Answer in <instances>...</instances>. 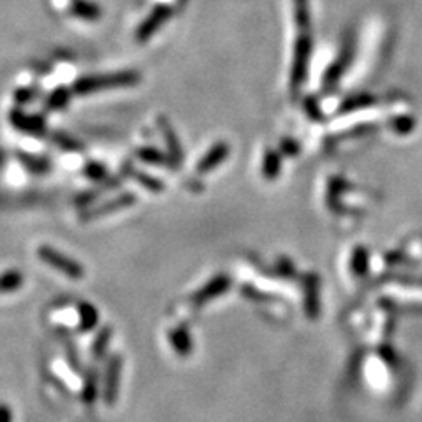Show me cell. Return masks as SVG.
Listing matches in <instances>:
<instances>
[{"label": "cell", "mask_w": 422, "mask_h": 422, "mask_svg": "<svg viewBox=\"0 0 422 422\" xmlns=\"http://www.w3.org/2000/svg\"><path fill=\"white\" fill-rule=\"evenodd\" d=\"M141 79V74L137 70H120V73L99 74V76H85L74 83L73 92L78 95L86 93L102 92V90L111 88H127V86H136Z\"/></svg>", "instance_id": "6da1fadb"}, {"label": "cell", "mask_w": 422, "mask_h": 422, "mask_svg": "<svg viewBox=\"0 0 422 422\" xmlns=\"http://www.w3.org/2000/svg\"><path fill=\"white\" fill-rule=\"evenodd\" d=\"M37 253H39V257L44 260V262L50 264V266L55 267V269H59V271L64 273V275L70 276V278L78 280V278H83V275H85L83 267L79 266L76 260L69 259V257H66L62 252L55 250V248L39 247Z\"/></svg>", "instance_id": "7a4b0ae2"}, {"label": "cell", "mask_w": 422, "mask_h": 422, "mask_svg": "<svg viewBox=\"0 0 422 422\" xmlns=\"http://www.w3.org/2000/svg\"><path fill=\"white\" fill-rule=\"evenodd\" d=\"M171 16H173V9L167 8V6H159V8L153 9L136 30L137 43H146L151 35H155L157 32L160 30V27H162L167 20H171Z\"/></svg>", "instance_id": "3957f363"}, {"label": "cell", "mask_w": 422, "mask_h": 422, "mask_svg": "<svg viewBox=\"0 0 422 422\" xmlns=\"http://www.w3.org/2000/svg\"><path fill=\"white\" fill-rule=\"evenodd\" d=\"M11 124L18 131L27 132V134H32V136H43L44 132H46V122L43 120V117L25 115L20 109H12L11 111Z\"/></svg>", "instance_id": "277c9868"}, {"label": "cell", "mask_w": 422, "mask_h": 422, "mask_svg": "<svg viewBox=\"0 0 422 422\" xmlns=\"http://www.w3.org/2000/svg\"><path fill=\"white\" fill-rule=\"evenodd\" d=\"M310 39L308 37H301L296 48V60L294 69H292V86L301 85L303 78L306 73V64H308V57H310Z\"/></svg>", "instance_id": "5b68a950"}, {"label": "cell", "mask_w": 422, "mask_h": 422, "mask_svg": "<svg viewBox=\"0 0 422 422\" xmlns=\"http://www.w3.org/2000/svg\"><path fill=\"white\" fill-rule=\"evenodd\" d=\"M134 202H136V195H134V194L118 195V198H115L113 201L106 202V204L99 206V208L92 209V211H88V213L83 215V220H93V218H99V217H104V215L115 213L117 209L127 208V206H132Z\"/></svg>", "instance_id": "8992f818"}, {"label": "cell", "mask_w": 422, "mask_h": 422, "mask_svg": "<svg viewBox=\"0 0 422 422\" xmlns=\"http://www.w3.org/2000/svg\"><path fill=\"white\" fill-rule=\"evenodd\" d=\"M159 124L160 128H162L167 150H169V162L175 167H178L180 162H182V146H180L178 137H176L175 131H173V127H171V124L166 118H159Z\"/></svg>", "instance_id": "52a82bcc"}, {"label": "cell", "mask_w": 422, "mask_h": 422, "mask_svg": "<svg viewBox=\"0 0 422 422\" xmlns=\"http://www.w3.org/2000/svg\"><path fill=\"white\" fill-rule=\"evenodd\" d=\"M227 155H229L227 144L225 143L215 144V146L211 148V150H209L204 157H202V160L198 166V171L199 173H209V171L215 169L218 164L224 162V160L227 159Z\"/></svg>", "instance_id": "ba28073f"}, {"label": "cell", "mask_w": 422, "mask_h": 422, "mask_svg": "<svg viewBox=\"0 0 422 422\" xmlns=\"http://www.w3.org/2000/svg\"><path fill=\"white\" fill-rule=\"evenodd\" d=\"M70 11H73L74 16L81 18V20L95 21L101 18V8L90 2V0H74L73 6H70Z\"/></svg>", "instance_id": "9c48e42d"}, {"label": "cell", "mask_w": 422, "mask_h": 422, "mask_svg": "<svg viewBox=\"0 0 422 422\" xmlns=\"http://www.w3.org/2000/svg\"><path fill=\"white\" fill-rule=\"evenodd\" d=\"M69 102H70V90L66 88V86H60V88L55 90L50 97H48L46 108L48 109H62V108H66Z\"/></svg>", "instance_id": "30bf717a"}, {"label": "cell", "mask_w": 422, "mask_h": 422, "mask_svg": "<svg viewBox=\"0 0 422 422\" xmlns=\"http://www.w3.org/2000/svg\"><path fill=\"white\" fill-rule=\"evenodd\" d=\"M23 285V276L20 271H8L0 276V292H11Z\"/></svg>", "instance_id": "8fae6325"}, {"label": "cell", "mask_w": 422, "mask_h": 422, "mask_svg": "<svg viewBox=\"0 0 422 422\" xmlns=\"http://www.w3.org/2000/svg\"><path fill=\"white\" fill-rule=\"evenodd\" d=\"M125 167L128 169V173H131L132 178H136L137 182H140L143 186H146L148 190H153V192H160V190H164V183L160 182V180L153 178V176L144 175V173H137V171H132L131 164H128V166H125Z\"/></svg>", "instance_id": "7c38bea8"}, {"label": "cell", "mask_w": 422, "mask_h": 422, "mask_svg": "<svg viewBox=\"0 0 422 422\" xmlns=\"http://www.w3.org/2000/svg\"><path fill=\"white\" fill-rule=\"evenodd\" d=\"M118 372H120V363H118V359H115V363H111V368H109L108 387H106V399H108V403L115 401V396H117Z\"/></svg>", "instance_id": "4fadbf2b"}, {"label": "cell", "mask_w": 422, "mask_h": 422, "mask_svg": "<svg viewBox=\"0 0 422 422\" xmlns=\"http://www.w3.org/2000/svg\"><path fill=\"white\" fill-rule=\"evenodd\" d=\"M136 155L148 164H166L167 162V157L162 155L160 151L153 150V148H141V150L136 151Z\"/></svg>", "instance_id": "5bb4252c"}, {"label": "cell", "mask_w": 422, "mask_h": 422, "mask_svg": "<svg viewBox=\"0 0 422 422\" xmlns=\"http://www.w3.org/2000/svg\"><path fill=\"white\" fill-rule=\"evenodd\" d=\"M296 4V18H298V23L301 27L308 25V0H294Z\"/></svg>", "instance_id": "9a60e30c"}, {"label": "cell", "mask_w": 422, "mask_h": 422, "mask_svg": "<svg viewBox=\"0 0 422 422\" xmlns=\"http://www.w3.org/2000/svg\"><path fill=\"white\" fill-rule=\"evenodd\" d=\"M53 143L59 144V146L64 148V150H81V144H79L78 141L70 140V137L66 136V134H55Z\"/></svg>", "instance_id": "2e32d148"}, {"label": "cell", "mask_w": 422, "mask_h": 422, "mask_svg": "<svg viewBox=\"0 0 422 422\" xmlns=\"http://www.w3.org/2000/svg\"><path fill=\"white\" fill-rule=\"evenodd\" d=\"M21 160L25 162V166L30 167L32 171H37V173H43V171H48V162H44L43 159H34V157H27L21 153Z\"/></svg>", "instance_id": "e0dca14e"}, {"label": "cell", "mask_w": 422, "mask_h": 422, "mask_svg": "<svg viewBox=\"0 0 422 422\" xmlns=\"http://www.w3.org/2000/svg\"><path fill=\"white\" fill-rule=\"evenodd\" d=\"M85 175L88 176V178L99 182V180L106 178V169H104V166H99V164H88L85 169Z\"/></svg>", "instance_id": "ac0fdd59"}, {"label": "cell", "mask_w": 422, "mask_h": 422, "mask_svg": "<svg viewBox=\"0 0 422 422\" xmlns=\"http://www.w3.org/2000/svg\"><path fill=\"white\" fill-rule=\"evenodd\" d=\"M95 322H97V311L88 305L83 306V325L86 324V329H90Z\"/></svg>", "instance_id": "d6986e66"}, {"label": "cell", "mask_w": 422, "mask_h": 422, "mask_svg": "<svg viewBox=\"0 0 422 422\" xmlns=\"http://www.w3.org/2000/svg\"><path fill=\"white\" fill-rule=\"evenodd\" d=\"M34 95H35V90L34 88H30V90L23 88V90H18V92H16L15 99L18 102H21V104H23V102H30Z\"/></svg>", "instance_id": "ffe728a7"}, {"label": "cell", "mask_w": 422, "mask_h": 422, "mask_svg": "<svg viewBox=\"0 0 422 422\" xmlns=\"http://www.w3.org/2000/svg\"><path fill=\"white\" fill-rule=\"evenodd\" d=\"M12 414L6 405H0V422H11Z\"/></svg>", "instance_id": "44dd1931"}]
</instances>
